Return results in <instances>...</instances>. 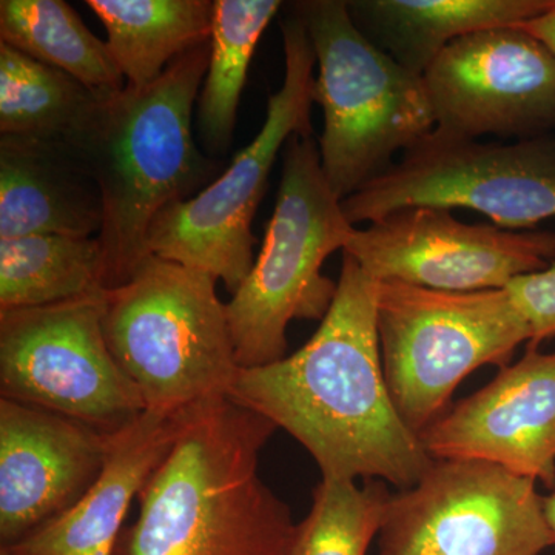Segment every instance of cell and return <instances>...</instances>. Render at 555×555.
<instances>
[{"label": "cell", "mask_w": 555, "mask_h": 555, "mask_svg": "<svg viewBox=\"0 0 555 555\" xmlns=\"http://www.w3.org/2000/svg\"><path fill=\"white\" fill-rule=\"evenodd\" d=\"M229 398L291 434L323 478L406 489L434 463L387 387L377 281L346 251L337 294L312 338L268 366L240 369Z\"/></svg>", "instance_id": "cell-1"}, {"label": "cell", "mask_w": 555, "mask_h": 555, "mask_svg": "<svg viewBox=\"0 0 555 555\" xmlns=\"http://www.w3.org/2000/svg\"><path fill=\"white\" fill-rule=\"evenodd\" d=\"M276 429L229 397L190 408L115 555H288L297 524L258 469Z\"/></svg>", "instance_id": "cell-2"}, {"label": "cell", "mask_w": 555, "mask_h": 555, "mask_svg": "<svg viewBox=\"0 0 555 555\" xmlns=\"http://www.w3.org/2000/svg\"><path fill=\"white\" fill-rule=\"evenodd\" d=\"M210 40L179 56L145 89L100 101L69 141L100 184L104 287H119L149 257L147 236L164 208L198 195L219 170L199 152L192 115L207 75Z\"/></svg>", "instance_id": "cell-3"}, {"label": "cell", "mask_w": 555, "mask_h": 555, "mask_svg": "<svg viewBox=\"0 0 555 555\" xmlns=\"http://www.w3.org/2000/svg\"><path fill=\"white\" fill-rule=\"evenodd\" d=\"M217 281L149 255L127 283L105 291V341L147 411L229 397L241 367Z\"/></svg>", "instance_id": "cell-4"}, {"label": "cell", "mask_w": 555, "mask_h": 555, "mask_svg": "<svg viewBox=\"0 0 555 555\" xmlns=\"http://www.w3.org/2000/svg\"><path fill=\"white\" fill-rule=\"evenodd\" d=\"M315 53L312 98L323 108L318 149L328 188L345 201L436 129L423 75L398 64L353 24L346 0L294 5Z\"/></svg>", "instance_id": "cell-5"}, {"label": "cell", "mask_w": 555, "mask_h": 555, "mask_svg": "<svg viewBox=\"0 0 555 555\" xmlns=\"http://www.w3.org/2000/svg\"><path fill=\"white\" fill-rule=\"evenodd\" d=\"M353 230L328 188L313 134H294L284 147L280 190L261 251L225 305L241 369L268 366L286 357L292 321L326 317L337 284L321 275V268L334 251L345 250Z\"/></svg>", "instance_id": "cell-6"}, {"label": "cell", "mask_w": 555, "mask_h": 555, "mask_svg": "<svg viewBox=\"0 0 555 555\" xmlns=\"http://www.w3.org/2000/svg\"><path fill=\"white\" fill-rule=\"evenodd\" d=\"M383 369L398 414L416 436L448 411L477 369L511 363L531 334L506 288L448 292L377 283Z\"/></svg>", "instance_id": "cell-7"}, {"label": "cell", "mask_w": 555, "mask_h": 555, "mask_svg": "<svg viewBox=\"0 0 555 555\" xmlns=\"http://www.w3.org/2000/svg\"><path fill=\"white\" fill-rule=\"evenodd\" d=\"M281 30L286 72L281 89L269 96L257 138L198 195L164 208L147 236L150 255L206 272L221 280L232 295L243 286L257 259L251 222L268 190L273 164L294 134H312L317 65L312 42L297 13L284 17Z\"/></svg>", "instance_id": "cell-8"}, {"label": "cell", "mask_w": 555, "mask_h": 555, "mask_svg": "<svg viewBox=\"0 0 555 555\" xmlns=\"http://www.w3.org/2000/svg\"><path fill=\"white\" fill-rule=\"evenodd\" d=\"M408 207L470 208L513 232L555 218V137L480 142L434 129L341 201L350 224Z\"/></svg>", "instance_id": "cell-9"}, {"label": "cell", "mask_w": 555, "mask_h": 555, "mask_svg": "<svg viewBox=\"0 0 555 555\" xmlns=\"http://www.w3.org/2000/svg\"><path fill=\"white\" fill-rule=\"evenodd\" d=\"M105 291L0 312V396L113 436L144 414L102 328Z\"/></svg>", "instance_id": "cell-10"}, {"label": "cell", "mask_w": 555, "mask_h": 555, "mask_svg": "<svg viewBox=\"0 0 555 555\" xmlns=\"http://www.w3.org/2000/svg\"><path fill=\"white\" fill-rule=\"evenodd\" d=\"M555 546L537 481L481 460H434L390 494L378 555H542Z\"/></svg>", "instance_id": "cell-11"}, {"label": "cell", "mask_w": 555, "mask_h": 555, "mask_svg": "<svg viewBox=\"0 0 555 555\" xmlns=\"http://www.w3.org/2000/svg\"><path fill=\"white\" fill-rule=\"evenodd\" d=\"M346 254L374 281L448 292L506 288L555 262V233L466 224L443 207H408L353 230Z\"/></svg>", "instance_id": "cell-12"}, {"label": "cell", "mask_w": 555, "mask_h": 555, "mask_svg": "<svg viewBox=\"0 0 555 555\" xmlns=\"http://www.w3.org/2000/svg\"><path fill=\"white\" fill-rule=\"evenodd\" d=\"M423 79L444 133L521 141L555 131V53L521 28L454 40Z\"/></svg>", "instance_id": "cell-13"}, {"label": "cell", "mask_w": 555, "mask_h": 555, "mask_svg": "<svg viewBox=\"0 0 555 555\" xmlns=\"http://www.w3.org/2000/svg\"><path fill=\"white\" fill-rule=\"evenodd\" d=\"M434 460H481L555 489V352L528 345L420 434Z\"/></svg>", "instance_id": "cell-14"}, {"label": "cell", "mask_w": 555, "mask_h": 555, "mask_svg": "<svg viewBox=\"0 0 555 555\" xmlns=\"http://www.w3.org/2000/svg\"><path fill=\"white\" fill-rule=\"evenodd\" d=\"M109 437L0 398V543L13 546L67 513L100 478Z\"/></svg>", "instance_id": "cell-15"}, {"label": "cell", "mask_w": 555, "mask_h": 555, "mask_svg": "<svg viewBox=\"0 0 555 555\" xmlns=\"http://www.w3.org/2000/svg\"><path fill=\"white\" fill-rule=\"evenodd\" d=\"M188 412L145 411L113 434L107 462L87 494L61 517L2 550L13 555H115L131 502L173 448Z\"/></svg>", "instance_id": "cell-16"}, {"label": "cell", "mask_w": 555, "mask_h": 555, "mask_svg": "<svg viewBox=\"0 0 555 555\" xmlns=\"http://www.w3.org/2000/svg\"><path fill=\"white\" fill-rule=\"evenodd\" d=\"M102 221L100 184L69 142L0 137V240L94 238Z\"/></svg>", "instance_id": "cell-17"}, {"label": "cell", "mask_w": 555, "mask_h": 555, "mask_svg": "<svg viewBox=\"0 0 555 555\" xmlns=\"http://www.w3.org/2000/svg\"><path fill=\"white\" fill-rule=\"evenodd\" d=\"M555 0H350L358 30L416 75L456 39L516 27L542 16Z\"/></svg>", "instance_id": "cell-18"}, {"label": "cell", "mask_w": 555, "mask_h": 555, "mask_svg": "<svg viewBox=\"0 0 555 555\" xmlns=\"http://www.w3.org/2000/svg\"><path fill=\"white\" fill-rule=\"evenodd\" d=\"M107 30L113 61L130 89H145L182 54L208 42L210 0H87Z\"/></svg>", "instance_id": "cell-19"}, {"label": "cell", "mask_w": 555, "mask_h": 555, "mask_svg": "<svg viewBox=\"0 0 555 555\" xmlns=\"http://www.w3.org/2000/svg\"><path fill=\"white\" fill-rule=\"evenodd\" d=\"M104 275L98 236L0 240V312L46 308L101 294Z\"/></svg>", "instance_id": "cell-20"}, {"label": "cell", "mask_w": 555, "mask_h": 555, "mask_svg": "<svg viewBox=\"0 0 555 555\" xmlns=\"http://www.w3.org/2000/svg\"><path fill=\"white\" fill-rule=\"evenodd\" d=\"M0 39L33 60L67 73L98 98L126 89L107 42L62 0H2Z\"/></svg>", "instance_id": "cell-21"}, {"label": "cell", "mask_w": 555, "mask_h": 555, "mask_svg": "<svg viewBox=\"0 0 555 555\" xmlns=\"http://www.w3.org/2000/svg\"><path fill=\"white\" fill-rule=\"evenodd\" d=\"M281 7L280 0L214 2L210 60L198 96L199 137L210 155H222L232 145L248 65Z\"/></svg>", "instance_id": "cell-22"}, {"label": "cell", "mask_w": 555, "mask_h": 555, "mask_svg": "<svg viewBox=\"0 0 555 555\" xmlns=\"http://www.w3.org/2000/svg\"><path fill=\"white\" fill-rule=\"evenodd\" d=\"M61 69L0 42V134L73 141L100 101Z\"/></svg>", "instance_id": "cell-23"}, {"label": "cell", "mask_w": 555, "mask_h": 555, "mask_svg": "<svg viewBox=\"0 0 555 555\" xmlns=\"http://www.w3.org/2000/svg\"><path fill=\"white\" fill-rule=\"evenodd\" d=\"M392 492L382 480L323 478L308 517L297 524L288 555H367L382 531Z\"/></svg>", "instance_id": "cell-24"}, {"label": "cell", "mask_w": 555, "mask_h": 555, "mask_svg": "<svg viewBox=\"0 0 555 555\" xmlns=\"http://www.w3.org/2000/svg\"><path fill=\"white\" fill-rule=\"evenodd\" d=\"M506 291L529 328L528 345L540 346L546 338L555 337V262L516 278Z\"/></svg>", "instance_id": "cell-25"}, {"label": "cell", "mask_w": 555, "mask_h": 555, "mask_svg": "<svg viewBox=\"0 0 555 555\" xmlns=\"http://www.w3.org/2000/svg\"><path fill=\"white\" fill-rule=\"evenodd\" d=\"M516 27L542 40L555 53V2L553 9L547 10L542 16L524 22V24L516 25Z\"/></svg>", "instance_id": "cell-26"}, {"label": "cell", "mask_w": 555, "mask_h": 555, "mask_svg": "<svg viewBox=\"0 0 555 555\" xmlns=\"http://www.w3.org/2000/svg\"><path fill=\"white\" fill-rule=\"evenodd\" d=\"M543 513H545L547 528L553 534L555 545V489L550 495L543 496Z\"/></svg>", "instance_id": "cell-27"}, {"label": "cell", "mask_w": 555, "mask_h": 555, "mask_svg": "<svg viewBox=\"0 0 555 555\" xmlns=\"http://www.w3.org/2000/svg\"><path fill=\"white\" fill-rule=\"evenodd\" d=\"M0 555H13V554L9 553V551H7V550H0Z\"/></svg>", "instance_id": "cell-28"}]
</instances>
